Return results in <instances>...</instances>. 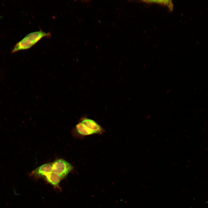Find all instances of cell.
Instances as JSON below:
<instances>
[{
    "instance_id": "1",
    "label": "cell",
    "mask_w": 208,
    "mask_h": 208,
    "mask_svg": "<svg viewBox=\"0 0 208 208\" xmlns=\"http://www.w3.org/2000/svg\"><path fill=\"white\" fill-rule=\"evenodd\" d=\"M50 36L49 33L45 32L42 30L31 33L16 44L12 50V53L28 49L42 38Z\"/></svg>"
},
{
    "instance_id": "2",
    "label": "cell",
    "mask_w": 208,
    "mask_h": 208,
    "mask_svg": "<svg viewBox=\"0 0 208 208\" xmlns=\"http://www.w3.org/2000/svg\"><path fill=\"white\" fill-rule=\"evenodd\" d=\"M75 128L78 133L82 136L101 134L104 132L103 128L96 122L87 118L82 119Z\"/></svg>"
},
{
    "instance_id": "3",
    "label": "cell",
    "mask_w": 208,
    "mask_h": 208,
    "mask_svg": "<svg viewBox=\"0 0 208 208\" xmlns=\"http://www.w3.org/2000/svg\"><path fill=\"white\" fill-rule=\"evenodd\" d=\"M52 165L53 172L59 175L62 179L65 178L73 168L70 163L62 159L55 160Z\"/></svg>"
},
{
    "instance_id": "4",
    "label": "cell",
    "mask_w": 208,
    "mask_h": 208,
    "mask_svg": "<svg viewBox=\"0 0 208 208\" xmlns=\"http://www.w3.org/2000/svg\"><path fill=\"white\" fill-rule=\"evenodd\" d=\"M53 172L52 164H43L33 170L30 174L31 176L36 177H45Z\"/></svg>"
},
{
    "instance_id": "5",
    "label": "cell",
    "mask_w": 208,
    "mask_h": 208,
    "mask_svg": "<svg viewBox=\"0 0 208 208\" xmlns=\"http://www.w3.org/2000/svg\"><path fill=\"white\" fill-rule=\"evenodd\" d=\"M44 177L48 183L55 187L60 189L59 184L62 179L59 175L52 172L47 174Z\"/></svg>"
},
{
    "instance_id": "6",
    "label": "cell",
    "mask_w": 208,
    "mask_h": 208,
    "mask_svg": "<svg viewBox=\"0 0 208 208\" xmlns=\"http://www.w3.org/2000/svg\"><path fill=\"white\" fill-rule=\"evenodd\" d=\"M144 1H145L147 3H157L168 6L171 10L173 8V5L171 1L170 0H147Z\"/></svg>"
},
{
    "instance_id": "7",
    "label": "cell",
    "mask_w": 208,
    "mask_h": 208,
    "mask_svg": "<svg viewBox=\"0 0 208 208\" xmlns=\"http://www.w3.org/2000/svg\"><path fill=\"white\" fill-rule=\"evenodd\" d=\"M207 203H208V201L207 202Z\"/></svg>"
}]
</instances>
